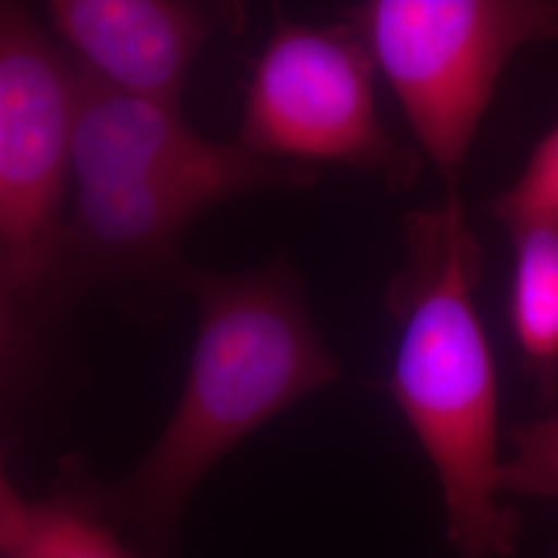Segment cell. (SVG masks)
<instances>
[{"instance_id":"cell-1","label":"cell","mask_w":558,"mask_h":558,"mask_svg":"<svg viewBox=\"0 0 558 558\" xmlns=\"http://www.w3.org/2000/svg\"><path fill=\"white\" fill-rule=\"evenodd\" d=\"M197 331L179 401L137 468L96 478L80 458L60 468L149 558H177L180 519L205 474L300 399L339 379V362L283 257L242 274L191 269Z\"/></svg>"},{"instance_id":"cell-2","label":"cell","mask_w":558,"mask_h":558,"mask_svg":"<svg viewBox=\"0 0 558 558\" xmlns=\"http://www.w3.org/2000/svg\"><path fill=\"white\" fill-rule=\"evenodd\" d=\"M385 304L398 329L387 389L439 476L458 558H507L521 519L497 502L499 375L476 304L484 255L458 191L405 214Z\"/></svg>"},{"instance_id":"cell-3","label":"cell","mask_w":558,"mask_h":558,"mask_svg":"<svg viewBox=\"0 0 558 558\" xmlns=\"http://www.w3.org/2000/svg\"><path fill=\"white\" fill-rule=\"evenodd\" d=\"M447 191L515 52L558 41V0H362L341 11Z\"/></svg>"},{"instance_id":"cell-4","label":"cell","mask_w":558,"mask_h":558,"mask_svg":"<svg viewBox=\"0 0 558 558\" xmlns=\"http://www.w3.org/2000/svg\"><path fill=\"white\" fill-rule=\"evenodd\" d=\"M375 71L345 23L313 25L276 9L244 87L240 145L269 160L339 163L393 193L410 189L420 156L385 129Z\"/></svg>"},{"instance_id":"cell-5","label":"cell","mask_w":558,"mask_h":558,"mask_svg":"<svg viewBox=\"0 0 558 558\" xmlns=\"http://www.w3.org/2000/svg\"><path fill=\"white\" fill-rule=\"evenodd\" d=\"M80 100V66L25 2L0 0V274L50 299Z\"/></svg>"},{"instance_id":"cell-6","label":"cell","mask_w":558,"mask_h":558,"mask_svg":"<svg viewBox=\"0 0 558 558\" xmlns=\"http://www.w3.org/2000/svg\"><path fill=\"white\" fill-rule=\"evenodd\" d=\"M216 201L154 177L75 182L60 230L50 294L71 308L98 304L161 320L186 296L182 240Z\"/></svg>"},{"instance_id":"cell-7","label":"cell","mask_w":558,"mask_h":558,"mask_svg":"<svg viewBox=\"0 0 558 558\" xmlns=\"http://www.w3.org/2000/svg\"><path fill=\"white\" fill-rule=\"evenodd\" d=\"M180 108L120 94L81 73L73 182L154 177L221 203L260 191H300L317 180L313 166L263 158L239 141L203 137Z\"/></svg>"},{"instance_id":"cell-8","label":"cell","mask_w":558,"mask_h":558,"mask_svg":"<svg viewBox=\"0 0 558 558\" xmlns=\"http://www.w3.org/2000/svg\"><path fill=\"white\" fill-rule=\"evenodd\" d=\"M232 0H50L54 40L87 80L126 96L182 106L201 50L244 25Z\"/></svg>"},{"instance_id":"cell-9","label":"cell","mask_w":558,"mask_h":558,"mask_svg":"<svg viewBox=\"0 0 558 558\" xmlns=\"http://www.w3.org/2000/svg\"><path fill=\"white\" fill-rule=\"evenodd\" d=\"M80 385L75 311L25 292L0 274V435H46Z\"/></svg>"},{"instance_id":"cell-10","label":"cell","mask_w":558,"mask_h":558,"mask_svg":"<svg viewBox=\"0 0 558 558\" xmlns=\"http://www.w3.org/2000/svg\"><path fill=\"white\" fill-rule=\"evenodd\" d=\"M511 281L507 315L521 371L542 408L558 403V221L507 228Z\"/></svg>"},{"instance_id":"cell-11","label":"cell","mask_w":558,"mask_h":558,"mask_svg":"<svg viewBox=\"0 0 558 558\" xmlns=\"http://www.w3.org/2000/svg\"><path fill=\"white\" fill-rule=\"evenodd\" d=\"M0 558H149L59 470L46 499L21 500L0 525Z\"/></svg>"},{"instance_id":"cell-12","label":"cell","mask_w":558,"mask_h":558,"mask_svg":"<svg viewBox=\"0 0 558 558\" xmlns=\"http://www.w3.org/2000/svg\"><path fill=\"white\" fill-rule=\"evenodd\" d=\"M486 214L500 226L558 221V122L536 143L515 182L486 203Z\"/></svg>"},{"instance_id":"cell-13","label":"cell","mask_w":558,"mask_h":558,"mask_svg":"<svg viewBox=\"0 0 558 558\" xmlns=\"http://www.w3.org/2000/svg\"><path fill=\"white\" fill-rule=\"evenodd\" d=\"M509 440L513 456L500 463L499 493L558 499V414L519 424Z\"/></svg>"},{"instance_id":"cell-14","label":"cell","mask_w":558,"mask_h":558,"mask_svg":"<svg viewBox=\"0 0 558 558\" xmlns=\"http://www.w3.org/2000/svg\"><path fill=\"white\" fill-rule=\"evenodd\" d=\"M21 500H23V497H20V493L9 482L4 463H2V458H0V525L17 509Z\"/></svg>"}]
</instances>
